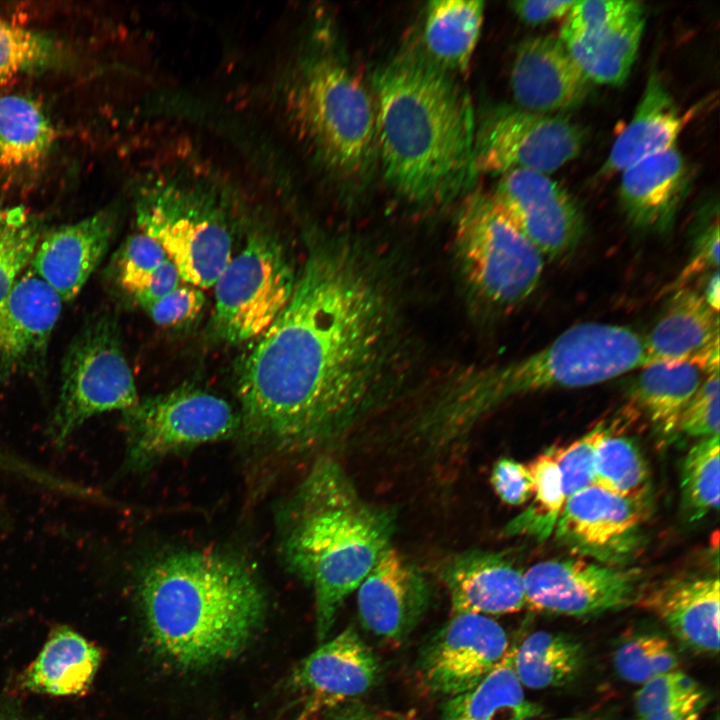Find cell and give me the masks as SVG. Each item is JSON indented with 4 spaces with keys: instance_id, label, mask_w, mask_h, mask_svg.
Segmentation results:
<instances>
[{
    "instance_id": "6da1fadb",
    "label": "cell",
    "mask_w": 720,
    "mask_h": 720,
    "mask_svg": "<svg viewBox=\"0 0 720 720\" xmlns=\"http://www.w3.org/2000/svg\"><path fill=\"white\" fill-rule=\"evenodd\" d=\"M405 332L377 254L351 240L311 248L288 304L238 368L245 442L280 454L345 446L408 381Z\"/></svg>"
},
{
    "instance_id": "7a4b0ae2",
    "label": "cell",
    "mask_w": 720,
    "mask_h": 720,
    "mask_svg": "<svg viewBox=\"0 0 720 720\" xmlns=\"http://www.w3.org/2000/svg\"><path fill=\"white\" fill-rule=\"evenodd\" d=\"M646 365L644 337L633 329L580 323L524 358L473 368L448 380L406 415L404 438L425 465L456 470L476 426L507 400L598 384Z\"/></svg>"
},
{
    "instance_id": "3957f363",
    "label": "cell",
    "mask_w": 720,
    "mask_h": 720,
    "mask_svg": "<svg viewBox=\"0 0 720 720\" xmlns=\"http://www.w3.org/2000/svg\"><path fill=\"white\" fill-rule=\"evenodd\" d=\"M375 134L388 183L408 200L434 203L461 191L474 171L472 101L430 59L405 55L374 75Z\"/></svg>"
},
{
    "instance_id": "277c9868",
    "label": "cell",
    "mask_w": 720,
    "mask_h": 720,
    "mask_svg": "<svg viewBox=\"0 0 720 720\" xmlns=\"http://www.w3.org/2000/svg\"><path fill=\"white\" fill-rule=\"evenodd\" d=\"M138 596L157 653L182 669L239 654L263 623L265 593L249 566L220 552L177 550L141 572Z\"/></svg>"
},
{
    "instance_id": "5b68a950",
    "label": "cell",
    "mask_w": 720,
    "mask_h": 720,
    "mask_svg": "<svg viewBox=\"0 0 720 720\" xmlns=\"http://www.w3.org/2000/svg\"><path fill=\"white\" fill-rule=\"evenodd\" d=\"M280 528L286 567L314 591L322 642L344 601L392 546L396 512L368 501L342 464L322 455L284 505Z\"/></svg>"
},
{
    "instance_id": "8992f818",
    "label": "cell",
    "mask_w": 720,
    "mask_h": 720,
    "mask_svg": "<svg viewBox=\"0 0 720 720\" xmlns=\"http://www.w3.org/2000/svg\"><path fill=\"white\" fill-rule=\"evenodd\" d=\"M136 223L165 251L182 281L210 288L232 258V235L214 195L199 185L156 180L136 203Z\"/></svg>"
},
{
    "instance_id": "52a82bcc",
    "label": "cell",
    "mask_w": 720,
    "mask_h": 720,
    "mask_svg": "<svg viewBox=\"0 0 720 720\" xmlns=\"http://www.w3.org/2000/svg\"><path fill=\"white\" fill-rule=\"evenodd\" d=\"M455 255L466 285L496 311L519 306L536 290L545 258L495 203L474 194L456 221Z\"/></svg>"
},
{
    "instance_id": "ba28073f",
    "label": "cell",
    "mask_w": 720,
    "mask_h": 720,
    "mask_svg": "<svg viewBox=\"0 0 720 720\" xmlns=\"http://www.w3.org/2000/svg\"><path fill=\"white\" fill-rule=\"evenodd\" d=\"M293 103L296 120L331 168L344 175L367 168L376 143L374 106L344 64L328 56L306 62Z\"/></svg>"
},
{
    "instance_id": "9c48e42d",
    "label": "cell",
    "mask_w": 720,
    "mask_h": 720,
    "mask_svg": "<svg viewBox=\"0 0 720 720\" xmlns=\"http://www.w3.org/2000/svg\"><path fill=\"white\" fill-rule=\"evenodd\" d=\"M138 400L116 322L109 315L94 317L73 337L65 352L51 437L55 443L64 444L93 416L125 411Z\"/></svg>"
},
{
    "instance_id": "30bf717a",
    "label": "cell",
    "mask_w": 720,
    "mask_h": 720,
    "mask_svg": "<svg viewBox=\"0 0 720 720\" xmlns=\"http://www.w3.org/2000/svg\"><path fill=\"white\" fill-rule=\"evenodd\" d=\"M296 277L276 239L251 235L213 286L216 336L231 344L256 340L288 304Z\"/></svg>"
},
{
    "instance_id": "8fae6325",
    "label": "cell",
    "mask_w": 720,
    "mask_h": 720,
    "mask_svg": "<svg viewBox=\"0 0 720 720\" xmlns=\"http://www.w3.org/2000/svg\"><path fill=\"white\" fill-rule=\"evenodd\" d=\"M127 464L144 469L174 453L239 431V414L223 398L185 385L123 411Z\"/></svg>"
},
{
    "instance_id": "7c38bea8",
    "label": "cell",
    "mask_w": 720,
    "mask_h": 720,
    "mask_svg": "<svg viewBox=\"0 0 720 720\" xmlns=\"http://www.w3.org/2000/svg\"><path fill=\"white\" fill-rule=\"evenodd\" d=\"M585 141L571 120L519 107H500L475 136L474 171L503 174L514 169L552 173L576 158Z\"/></svg>"
},
{
    "instance_id": "4fadbf2b",
    "label": "cell",
    "mask_w": 720,
    "mask_h": 720,
    "mask_svg": "<svg viewBox=\"0 0 720 720\" xmlns=\"http://www.w3.org/2000/svg\"><path fill=\"white\" fill-rule=\"evenodd\" d=\"M526 605L537 611L591 617L639 601L643 575L579 558L538 562L524 571Z\"/></svg>"
},
{
    "instance_id": "5bb4252c",
    "label": "cell",
    "mask_w": 720,
    "mask_h": 720,
    "mask_svg": "<svg viewBox=\"0 0 720 720\" xmlns=\"http://www.w3.org/2000/svg\"><path fill=\"white\" fill-rule=\"evenodd\" d=\"M650 502L591 485L569 496L554 533L557 542L595 562L623 567L644 545Z\"/></svg>"
},
{
    "instance_id": "9a60e30c",
    "label": "cell",
    "mask_w": 720,
    "mask_h": 720,
    "mask_svg": "<svg viewBox=\"0 0 720 720\" xmlns=\"http://www.w3.org/2000/svg\"><path fill=\"white\" fill-rule=\"evenodd\" d=\"M491 196L547 260L568 256L582 239L584 220L580 208L547 174L510 170L501 175Z\"/></svg>"
},
{
    "instance_id": "2e32d148",
    "label": "cell",
    "mask_w": 720,
    "mask_h": 720,
    "mask_svg": "<svg viewBox=\"0 0 720 720\" xmlns=\"http://www.w3.org/2000/svg\"><path fill=\"white\" fill-rule=\"evenodd\" d=\"M508 637L494 619L456 614L433 636L419 659V674L432 693L447 698L478 684L509 650Z\"/></svg>"
},
{
    "instance_id": "e0dca14e",
    "label": "cell",
    "mask_w": 720,
    "mask_h": 720,
    "mask_svg": "<svg viewBox=\"0 0 720 720\" xmlns=\"http://www.w3.org/2000/svg\"><path fill=\"white\" fill-rule=\"evenodd\" d=\"M63 300L29 266L0 301V382L39 376Z\"/></svg>"
},
{
    "instance_id": "ac0fdd59",
    "label": "cell",
    "mask_w": 720,
    "mask_h": 720,
    "mask_svg": "<svg viewBox=\"0 0 720 720\" xmlns=\"http://www.w3.org/2000/svg\"><path fill=\"white\" fill-rule=\"evenodd\" d=\"M356 591L362 626L397 644L416 628L432 600L428 578L393 546L380 556Z\"/></svg>"
},
{
    "instance_id": "d6986e66",
    "label": "cell",
    "mask_w": 720,
    "mask_h": 720,
    "mask_svg": "<svg viewBox=\"0 0 720 720\" xmlns=\"http://www.w3.org/2000/svg\"><path fill=\"white\" fill-rule=\"evenodd\" d=\"M379 675L377 657L350 626L305 657L293 671L291 684L306 700V716L366 694Z\"/></svg>"
},
{
    "instance_id": "ffe728a7",
    "label": "cell",
    "mask_w": 720,
    "mask_h": 720,
    "mask_svg": "<svg viewBox=\"0 0 720 720\" xmlns=\"http://www.w3.org/2000/svg\"><path fill=\"white\" fill-rule=\"evenodd\" d=\"M452 615H501L526 605L524 571L506 552L472 548L449 556L439 568Z\"/></svg>"
},
{
    "instance_id": "44dd1931",
    "label": "cell",
    "mask_w": 720,
    "mask_h": 720,
    "mask_svg": "<svg viewBox=\"0 0 720 720\" xmlns=\"http://www.w3.org/2000/svg\"><path fill=\"white\" fill-rule=\"evenodd\" d=\"M116 222L115 211L105 208L43 232L30 267L63 302L73 301L108 251Z\"/></svg>"
},
{
    "instance_id": "7402d4cb",
    "label": "cell",
    "mask_w": 720,
    "mask_h": 720,
    "mask_svg": "<svg viewBox=\"0 0 720 720\" xmlns=\"http://www.w3.org/2000/svg\"><path fill=\"white\" fill-rule=\"evenodd\" d=\"M510 83L519 108L550 114L580 104L590 82L560 39L538 36L517 48Z\"/></svg>"
},
{
    "instance_id": "603a6c76",
    "label": "cell",
    "mask_w": 720,
    "mask_h": 720,
    "mask_svg": "<svg viewBox=\"0 0 720 720\" xmlns=\"http://www.w3.org/2000/svg\"><path fill=\"white\" fill-rule=\"evenodd\" d=\"M647 365L693 362L719 370V320L701 293L680 287L644 337Z\"/></svg>"
},
{
    "instance_id": "cb8c5ba5",
    "label": "cell",
    "mask_w": 720,
    "mask_h": 720,
    "mask_svg": "<svg viewBox=\"0 0 720 720\" xmlns=\"http://www.w3.org/2000/svg\"><path fill=\"white\" fill-rule=\"evenodd\" d=\"M719 579L681 576L644 590L639 603L656 614L695 653L719 651Z\"/></svg>"
},
{
    "instance_id": "d4e9b609",
    "label": "cell",
    "mask_w": 720,
    "mask_h": 720,
    "mask_svg": "<svg viewBox=\"0 0 720 720\" xmlns=\"http://www.w3.org/2000/svg\"><path fill=\"white\" fill-rule=\"evenodd\" d=\"M619 199L628 219L645 230L669 229L690 183L686 161L674 146L623 170Z\"/></svg>"
},
{
    "instance_id": "484cf974",
    "label": "cell",
    "mask_w": 720,
    "mask_h": 720,
    "mask_svg": "<svg viewBox=\"0 0 720 720\" xmlns=\"http://www.w3.org/2000/svg\"><path fill=\"white\" fill-rule=\"evenodd\" d=\"M690 116L683 114L656 73H652L634 115L614 141L600 170L607 176L675 146Z\"/></svg>"
},
{
    "instance_id": "4316f807",
    "label": "cell",
    "mask_w": 720,
    "mask_h": 720,
    "mask_svg": "<svg viewBox=\"0 0 720 720\" xmlns=\"http://www.w3.org/2000/svg\"><path fill=\"white\" fill-rule=\"evenodd\" d=\"M101 661L100 650L68 627L57 628L25 670V689L52 696H72L85 691Z\"/></svg>"
},
{
    "instance_id": "83f0119b",
    "label": "cell",
    "mask_w": 720,
    "mask_h": 720,
    "mask_svg": "<svg viewBox=\"0 0 720 720\" xmlns=\"http://www.w3.org/2000/svg\"><path fill=\"white\" fill-rule=\"evenodd\" d=\"M56 140L41 106L19 94L0 95V175L28 176L37 171Z\"/></svg>"
},
{
    "instance_id": "f1b7e54d",
    "label": "cell",
    "mask_w": 720,
    "mask_h": 720,
    "mask_svg": "<svg viewBox=\"0 0 720 720\" xmlns=\"http://www.w3.org/2000/svg\"><path fill=\"white\" fill-rule=\"evenodd\" d=\"M642 368L633 385L634 400L662 441L673 440L684 410L709 373L693 362Z\"/></svg>"
},
{
    "instance_id": "f546056e",
    "label": "cell",
    "mask_w": 720,
    "mask_h": 720,
    "mask_svg": "<svg viewBox=\"0 0 720 720\" xmlns=\"http://www.w3.org/2000/svg\"><path fill=\"white\" fill-rule=\"evenodd\" d=\"M515 647L478 684L447 698L441 720H522L540 715L528 700L514 667Z\"/></svg>"
},
{
    "instance_id": "4dcf8cb0",
    "label": "cell",
    "mask_w": 720,
    "mask_h": 720,
    "mask_svg": "<svg viewBox=\"0 0 720 720\" xmlns=\"http://www.w3.org/2000/svg\"><path fill=\"white\" fill-rule=\"evenodd\" d=\"M484 18L479 0L429 2L424 43L430 59L444 70L465 72L477 46Z\"/></svg>"
},
{
    "instance_id": "1f68e13d",
    "label": "cell",
    "mask_w": 720,
    "mask_h": 720,
    "mask_svg": "<svg viewBox=\"0 0 720 720\" xmlns=\"http://www.w3.org/2000/svg\"><path fill=\"white\" fill-rule=\"evenodd\" d=\"M644 27L641 7L603 31L563 43L589 82L617 86L631 71Z\"/></svg>"
},
{
    "instance_id": "d6a6232c",
    "label": "cell",
    "mask_w": 720,
    "mask_h": 720,
    "mask_svg": "<svg viewBox=\"0 0 720 720\" xmlns=\"http://www.w3.org/2000/svg\"><path fill=\"white\" fill-rule=\"evenodd\" d=\"M584 659L580 642L567 634L546 630L531 633L514 651L520 683L536 690L572 682L582 671Z\"/></svg>"
},
{
    "instance_id": "836d02e7",
    "label": "cell",
    "mask_w": 720,
    "mask_h": 720,
    "mask_svg": "<svg viewBox=\"0 0 720 720\" xmlns=\"http://www.w3.org/2000/svg\"><path fill=\"white\" fill-rule=\"evenodd\" d=\"M614 494L650 502V478L638 443L608 431L598 448L594 484Z\"/></svg>"
},
{
    "instance_id": "e575fe53",
    "label": "cell",
    "mask_w": 720,
    "mask_h": 720,
    "mask_svg": "<svg viewBox=\"0 0 720 720\" xmlns=\"http://www.w3.org/2000/svg\"><path fill=\"white\" fill-rule=\"evenodd\" d=\"M528 466L534 481L532 501L504 526V534L544 541L554 532L566 501L562 478L550 449Z\"/></svg>"
},
{
    "instance_id": "d590c367",
    "label": "cell",
    "mask_w": 720,
    "mask_h": 720,
    "mask_svg": "<svg viewBox=\"0 0 720 720\" xmlns=\"http://www.w3.org/2000/svg\"><path fill=\"white\" fill-rule=\"evenodd\" d=\"M43 232L40 217L32 211L0 203V301L30 266Z\"/></svg>"
},
{
    "instance_id": "8d00e7d4",
    "label": "cell",
    "mask_w": 720,
    "mask_h": 720,
    "mask_svg": "<svg viewBox=\"0 0 720 720\" xmlns=\"http://www.w3.org/2000/svg\"><path fill=\"white\" fill-rule=\"evenodd\" d=\"M719 435L701 439L688 451L681 467V501L688 521L719 508Z\"/></svg>"
},
{
    "instance_id": "74e56055",
    "label": "cell",
    "mask_w": 720,
    "mask_h": 720,
    "mask_svg": "<svg viewBox=\"0 0 720 720\" xmlns=\"http://www.w3.org/2000/svg\"><path fill=\"white\" fill-rule=\"evenodd\" d=\"M63 47L51 37L0 17V88L10 80L61 64Z\"/></svg>"
},
{
    "instance_id": "f35d334b",
    "label": "cell",
    "mask_w": 720,
    "mask_h": 720,
    "mask_svg": "<svg viewBox=\"0 0 720 720\" xmlns=\"http://www.w3.org/2000/svg\"><path fill=\"white\" fill-rule=\"evenodd\" d=\"M613 665L624 681L644 684L677 670L679 660L670 641L661 634L640 632L622 640L613 653Z\"/></svg>"
},
{
    "instance_id": "ab89813d",
    "label": "cell",
    "mask_w": 720,
    "mask_h": 720,
    "mask_svg": "<svg viewBox=\"0 0 720 720\" xmlns=\"http://www.w3.org/2000/svg\"><path fill=\"white\" fill-rule=\"evenodd\" d=\"M609 430L601 423L567 446L550 448L561 474L566 499L594 484L598 448Z\"/></svg>"
},
{
    "instance_id": "60d3db41",
    "label": "cell",
    "mask_w": 720,
    "mask_h": 720,
    "mask_svg": "<svg viewBox=\"0 0 720 720\" xmlns=\"http://www.w3.org/2000/svg\"><path fill=\"white\" fill-rule=\"evenodd\" d=\"M166 259L168 257L165 251L153 238L141 231L130 235L120 248L115 261L120 287L134 298Z\"/></svg>"
},
{
    "instance_id": "b9f144b4",
    "label": "cell",
    "mask_w": 720,
    "mask_h": 720,
    "mask_svg": "<svg viewBox=\"0 0 720 720\" xmlns=\"http://www.w3.org/2000/svg\"><path fill=\"white\" fill-rule=\"evenodd\" d=\"M641 8L637 1H575L560 30L562 42L589 37L618 23Z\"/></svg>"
},
{
    "instance_id": "7bdbcfd3",
    "label": "cell",
    "mask_w": 720,
    "mask_h": 720,
    "mask_svg": "<svg viewBox=\"0 0 720 720\" xmlns=\"http://www.w3.org/2000/svg\"><path fill=\"white\" fill-rule=\"evenodd\" d=\"M706 692L691 676L679 670L660 674L642 684L635 693V719L700 697Z\"/></svg>"
},
{
    "instance_id": "ee69618b",
    "label": "cell",
    "mask_w": 720,
    "mask_h": 720,
    "mask_svg": "<svg viewBox=\"0 0 720 720\" xmlns=\"http://www.w3.org/2000/svg\"><path fill=\"white\" fill-rule=\"evenodd\" d=\"M719 370L709 373L684 410L678 433L700 439L719 435Z\"/></svg>"
},
{
    "instance_id": "f6af8a7d",
    "label": "cell",
    "mask_w": 720,
    "mask_h": 720,
    "mask_svg": "<svg viewBox=\"0 0 720 720\" xmlns=\"http://www.w3.org/2000/svg\"><path fill=\"white\" fill-rule=\"evenodd\" d=\"M204 303L202 290L186 283L141 307L157 325L176 327L196 319Z\"/></svg>"
},
{
    "instance_id": "bcb514c9",
    "label": "cell",
    "mask_w": 720,
    "mask_h": 720,
    "mask_svg": "<svg viewBox=\"0 0 720 720\" xmlns=\"http://www.w3.org/2000/svg\"><path fill=\"white\" fill-rule=\"evenodd\" d=\"M490 483L500 500L510 506H519L532 498L534 481L528 465L515 459L502 457L493 465Z\"/></svg>"
},
{
    "instance_id": "7dc6e473",
    "label": "cell",
    "mask_w": 720,
    "mask_h": 720,
    "mask_svg": "<svg viewBox=\"0 0 720 720\" xmlns=\"http://www.w3.org/2000/svg\"><path fill=\"white\" fill-rule=\"evenodd\" d=\"M719 266V224L718 218L711 223L699 236L692 259L680 275L678 288L700 272ZM677 288V289H678Z\"/></svg>"
},
{
    "instance_id": "c3c4849f",
    "label": "cell",
    "mask_w": 720,
    "mask_h": 720,
    "mask_svg": "<svg viewBox=\"0 0 720 720\" xmlns=\"http://www.w3.org/2000/svg\"><path fill=\"white\" fill-rule=\"evenodd\" d=\"M575 1L524 0L511 4L513 11L525 23L538 25L565 17Z\"/></svg>"
},
{
    "instance_id": "681fc988",
    "label": "cell",
    "mask_w": 720,
    "mask_h": 720,
    "mask_svg": "<svg viewBox=\"0 0 720 720\" xmlns=\"http://www.w3.org/2000/svg\"><path fill=\"white\" fill-rule=\"evenodd\" d=\"M180 274L175 265L166 259L154 272L144 289L134 297L139 306L159 299L180 285Z\"/></svg>"
},
{
    "instance_id": "f907efd6",
    "label": "cell",
    "mask_w": 720,
    "mask_h": 720,
    "mask_svg": "<svg viewBox=\"0 0 720 720\" xmlns=\"http://www.w3.org/2000/svg\"><path fill=\"white\" fill-rule=\"evenodd\" d=\"M708 695H704L656 711L634 720H700L702 712L708 704Z\"/></svg>"
},
{
    "instance_id": "816d5d0a",
    "label": "cell",
    "mask_w": 720,
    "mask_h": 720,
    "mask_svg": "<svg viewBox=\"0 0 720 720\" xmlns=\"http://www.w3.org/2000/svg\"><path fill=\"white\" fill-rule=\"evenodd\" d=\"M719 271L715 270L712 271V273L709 275L708 279L706 280L704 292L702 293V296L708 306L718 313L719 311Z\"/></svg>"
},
{
    "instance_id": "f5cc1de1",
    "label": "cell",
    "mask_w": 720,
    "mask_h": 720,
    "mask_svg": "<svg viewBox=\"0 0 720 720\" xmlns=\"http://www.w3.org/2000/svg\"><path fill=\"white\" fill-rule=\"evenodd\" d=\"M327 720H383L360 708L347 707L331 714Z\"/></svg>"
},
{
    "instance_id": "db71d44e",
    "label": "cell",
    "mask_w": 720,
    "mask_h": 720,
    "mask_svg": "<svg viewBox=\"0 0 720 720\" xmlns=\"http://www.w3.org/2000/svg\"><path fill=\"white\" fill-rule=\"evenodd\" d=\"M0 720H24V719L14 712L0 711Z\"/></svg>"
},
{
    "instance_id": "11a10c76",
    "label": "cell",
    "mask_w": 720,
    "mask_h": 720,
    "mask_svg": "<svg viewBox=\"0 0 720 720\" xmlns=\"http://www.w3.org/2000/svg\"><path fill=\"white\" fill-rule=\"evenodd\" d=\"M522 720H535V719L529 718V719H522ZM551 720H593V719H592V717H590L588 715H577V716H570V717L551 719Z\"/></svg>"
}]
</instances>
